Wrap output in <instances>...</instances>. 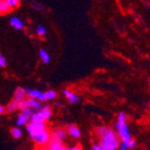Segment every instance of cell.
I'll use <instances>...</instances> for the list:
<instances>
[{
  "label": "cell",
  "instance_id": "obj_1",
  "mask_svg": "<svg viewBox=\"0 0 150 150\" xmlns=\"http://www.w3.org/2000/svg\"><path fill=\"white\" fill-rule=\"evenodd\" d=\"M98 137L100 138L99 145L101 150H115L120 146V138L115 130L106 126L98 127L96 130Z\"/></svg>",
  "mask_w": 150,
  "mask_h": 150
},
{
  "label": "cell",
  "instance_id": "obj_2",
  "mask_svg": "<svg viewBox=\"0 0 150 150\" xmlns=\"http://www.w3.org/2000/svg\"><path fill=\"white\" fill-rule=\"evenodd\" d=\"M115 129L118 131L119 138L122 141L119 148L121 150H125L128 148V143L131 140V135H130L129 129L127 126V118L124 112H120L118 115V121L115 123Z\"/></svg>",
  "mask_w": 150,
  "mask_h": 150
},
{
  "label": "cell",
  "instance_id": "obj_3",
  "mask_svg": "<svg viewBox=\"0 0 150 150\" xmlns=\"http://www.w3.org/2000/svg\"><path fill=\"white\" fill-rule=\"evenodd\" d=\"M46 128L45 122H35V121H30L26 124V130L30 133V137L33 138L34 135H36L37 133L41 132L42 130H44Z\"/></svg>",
  "mask_w": 150,
  "mask_h": 150
},
{
  "label": "cell",
  "instance_id": "obj_4",
  "mask_svg": "<svg viewBox=\"0 0 150 150\" xmlns=\"http://www.w3.org/2000/svg\"><path fill=\"white\" fill-rule=\"evenodd\" d=\"M50 117H52L50 108H48V109H39L37 112H33L30 120L35 121V122H45V121L50 120Z\"/></svg>",
  "mask_w": 150,
  "mask_h": 150
},
{
  "label": "cell",
  "instance_id": "obj_5",
  "mask_svg": "<svg viewBox=\"0 0 150 150\" xmlns=\"http://www.w3.org/2000/svg\"><path fill=\"white\" fill-rule=\"evenodd\" d=\"M50 137H52V134H50V131H47L46 129L42 130L41 132L37 133L36 135H34L33 137V140L35 141L36 144H38V145H46L48 143V141H50Z\"/></svg>",
  "mask_w": 150,
  "mask_h": 150
},
{
  "label": "cell",
  "instance_id": "obj_6",
  "mask_svg": "<svg viewBox=\"0 0 150 150\" xmlns=\"http://www.w3.org/2000/svg\"><path fill=\"white\" fill-rule=\"evenodd\" d=\"M46 145H47L46 148H47L48 150H66V149H68V147L64 146L62 141L55 138V137H53V135L50 137V141H48V143L46 144Z\"/></svg>",
  "mask_w": 150,
  "mask_h": 150
},
{
  "label": "cell",
  "instance_id": "obj_7",
  "mask_svg": "<svg viewBox=\"0 0 150 150\" xmlns=\"http://www.w3.org/2000/svg\"><path fill=\"white\" fill-rule=\"evenodd\" d=\"M26 90V93L30 98L33 99H36V100L40 101V102H46V97H45V93L40 91V90H35V89H30V88H25Z\"/></svg>",
  "mask_w": 150,
  "mask_h": 150
},
{
  "label": "cell",
  "instance_id": "obj_8",
  "mask_svg": "<svg viewBox=\"0 0 150 150\" xmlns=\"http://www.w3.org/2000/svg\"><path fill=\"white\" fill-rule=\"evenodd\" d=\"M66 130H67L68 134H69L73 139H79L81 137V131L78 126L70 124V125L67 126V129Z\"/></svg>",
  "mask_w": 150,
  "mask_h": 150
},
{
  "label": "cell",
  "instance_id": "obj_9",
  "mask_svg": "<svg viewBox=\"0 0 150 150\" xmlns=\"http://www.w3.org/2000/svg\"><path fill=\"white\" fill-rule=\"evenodd\" d=\"M62 93H63V95L65 96V98H66V99H67V100L69 101L71 104H75V103L79 102V97H78V96L76 95L75 93H73L71 90L64 89Z\"/></svg>",
  "mask_w": 150,
  "mask_h": 150
},
{
  "label": "cell",
  "instance_id": "obj_10",
  "mask_svg": "<svg viewBox=\"0 0 150 150\" xmlns=\"http://www.w3.org/2000/svg\"><path fill=\"white\" fill-rule=\"evenodd\" d=\"M66 134H67V130L64 129V128H57V129L54 130L53 133H52L53 137H55V138L59 139V140H61V141L64 140Z\"/></svg>",
  "mask_w": 150,
  "mask_h": 150
},
{
  "label": "cell",
  "instance_id": "obj_11",
  "mask_svg": "<svg viewBox=\"0 0 150 150\" xmlns=\"http://www.w3.org/2000/svg\"><path fill=\"white\" fill-rule=\"evenodd\" d=\"M28 93H26V90L22 87H18L17 89L15 90V93H14V99L17 101H21L23 100L24 98H26Z\"/></svg>",
  "mask_w": 150,
  "mask_h": 150
},
{
  "label": "cell",
  "instance_id": "obj_12",
  "mask_svg": "<svg viewBox=\"0 0 150 150\" xmlns=\"http://www.w3.org/2000/svg\"><path fill=\"white\" fill-rule=\"evenodd\" d=\"M10 24L12 25L14 28H16V30H21V28H23V26H24L22 21L17 17H13L10 20Z\"/></svg>",
  "mask_w": 150,
  "mask_h": 150
},
{
  "label": "cell",
  "instance_id": "obj_13",
  "mask_svg": "<svg viewBox=\"0 0 150 150\" xmlns=\"http://www.w3.org/2000/svg\"><path fill=\"white\" fill-rule=\"evenodd\" d=\"M28 121H30V117L26 115L25 113L21 112L20 115H18V118H17V125L18 126H24V125L28 124Z\"/></svg>",
  "mask_w": 150,
  "mask_h": 150
},
{
  "label": "cell",
  "instance_id": "obj_14",
  "mask_svg": "<svg viewBox=\"0 0 150 150\" xmlns=\"http://www.w3.org/2000/svg\"><path fill=\"white\" fill-rule=\"evenodd\" d=\"M39 56H40L41 61H42V62L44 63V64H47V63H50V54H48L45 50L41 48V50H39Z\"/></svg>",
  "mask_w": 150,
  "mask_h": 150
},
{
  "label": "cell",
  "instance_id": "obj_15",
  "mask_svg": "<svg viewBox=\"0 0 150 150\" xmlns=\"http://www.w3.org/2000/svg\"><path fill=\"white\" fill-rule=\"evenodd\" d=\"M18 105H19V101H17V100L14 99V100H13L12 102L8 105V107H6V112H13V111L17 110Z\"/></svg>",
  "mask_w": 150,
  "mask_h": 150
},
{
  "label": "cell",
  "instance_id": "obj_16",
  "mask_svg": "<svg viewBox=\"0 0 150 150\" xmlns=\"http://www.w3.org/2000/svg\"><path fill=\"white\" fill-rule=\"evenodd\" d=\"M11 10V6L5 0H0V14L8 13Z\"/></svg>",
  "mask_w": 150,
  "mask_h": 150
},
{
  "label": "cell",
  "instance_id": "obj_17",
  "mask_svg": "<svg viewBox=\"0 0 150 150\" xmlns=\"http://www.w3.org/2000/svg\"><path fill=\"white\" fill-rule=\"evenodd\" d=\"M21 129L18 127H13L12 129H11V134H12L13 138L15 139H19L21 137Z\"/></svg>",
  "mask_w": 150,
  "mask_h": 150
},
{
  "label": "cell",
  "instance_id": "obj_18",
  "mask_svg": "<svg viewBox=\"0 0 150 150\" xmlns=\"http://www.w3.org/2000/svg\"><path fill=\"white\" fill-rule=\"evenodd\" d=\"M44 93H45V97H46V100H54V99L57 97V93L53 89L47 90V91H45Z\"/></svg>",
  "mask_w": 150,
  "mask_h": 150
},
{
  "label": "cell",
  "instance_id": "obj_19",
  "mask_svg": "<svg viewBox=\"0 0 150 150\" xmlns=\"http://www.w3.org/2000/svg\"><path fill=\"white\" fill-rule=\"evenodd\" d=\"M37 34H38V36H44L45 34H46V30H45V28L43 26V25H38L37 26Z\"/></svg>",
  "mask_w": 150,
  "mask_h": 150
},
{
  "label": "cell",
  "instance_id": "obj_20",
  "mask_svg": "<svg viewBox=\"0 0 150 150\" xmlns=\"http://www.w3.org/2000/svg\"><path fill=\"white\" fill-rule=\"evenodd\" d=\"M5 1L8 3L11 8H17L18 5H19V1L20 0H5Z\"/></svg>",
  "mask_w": 150,
  "mask_h": 150
},
{
  "label": "cell",
  "instance_id": "obj_21",
  "mask_svg": "<svg viewBox=\"0 0 150 150\" xmlns=\"http://www.w3.org/2000/svg\"><path fill=\"white\" fill-rule=\"evenodd\" d=\"M22 112L23 113H25L26 115H28L30 118V115H33V112H34V108H30V107H28V108H25V109H23L22 110Z\"/></svg>",
  "mask_w": 150,
  "mask_h": 150
},
{
  "label": "cell",
  "instance_id": "obj_22",
  "mask_svg": "<svg viewBox=\"0 0 150 150\" xmlns=\"http://www.w3.org/2000/svg\"><path fill=\"white\" fill-rule=\"evenodd\" d=\"M5 65H6V61H5V58L2 57V56L0 55V66H1V67H4Z\"/></svg>",
  "mask_w": 150,
  "mask_h": 150
},
{
  "label": "cell",
  "instance_id": "obj_23",
  "mask_svg": "<svg viewBox=\"0 0 150 150\" xmlns=\"http://www.w3.org/2000/svg\"><path fill=\"white\" fill-rule=\"evenodd\" d=\"M134 147H135V141L131 139V140L129 141V143H128V148H129V149H132V148H134Z\"/></svg>",
  "mask_w": 150,
  "mask_h": 150
},
{
  "label": "cell",
  "instance_id": "obj_24",
  "mask_svg": "<svg viewBox=\"0 0 150 150\" xmlns=\"http://www.w3.org/2000/svg\"><path fill=\"white\" fill-rule=\"evenodd\" d=\"M91 149L93 150H101V147L99 144H93V146H91Z\"/></svg>",
  "mask_w": 150,
  "mask_h": 150
},
{
  "label": "cell",
  "instance_id": "obj_25",
  "mask_svg": "<svg viewBox=\"0 0 150 150\" xmlns=\"http://www.w3.org/2000/svg\"><path fill=\"white\" fill-rule=\"evenodd\" d=\"M33 8H35V10H37V11H42V6L41 5H39V4H33Z\"/></svg>",
  "mask_w": 150,
  "mask_h": 150
},
{
  "label": "cell",
  "instance_id": "obj_26",
  "mask_svg": "<svg viewBox=\"0 0 150 150\" xmlns=\"http://www.w3.org/2000/svg\"><path fill=\"white\" fill-rule=\"evenodd\" d=\"M69 150H80L81 147H78V146H75V147H68Z\"/></svg>",
  "mask_w": 150,
  "mask_h": 150
},
{
  "label": "cell",
  "instance_id": "obj_27",
  "mask_svg": "<svg viewBox=\"0 0 150 150\" xmlns=\"http://www.w3.org/2000/svg\"><path fill=\"white\" fill-rule=\"evenodd\" d=\"M3 112H4V108L0 105V115H1V113H3Z\"/></svg>",
  "mask_w": 150,
  "mask_h": 150
}]
</instances>
